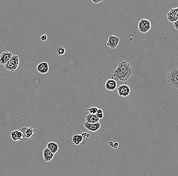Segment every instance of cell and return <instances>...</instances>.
Listing matches in <instances>:
<instances>
[{
	"label": "cell",
	"mask_w": 178,
	"mask_h": 176,
	"mask_svg": "<svg viewBox=\"0 0 178 176\" xmlns=\"http://www.w3.org/2000/svg\"><path fill=\"white\" fill-rule=\"evenodd\" d=\"M168 85L175 89H178V69L173 68L166 75Z\"/></svg>",
	"instance_id": "obj_2"
},
{
	"label": "cell",
	"mask_w": 178,
	"mask_h": 176,
	"mask_svg": "<svg viewBox=\"0 0 178 176\" xmlns=\"http://www.w3.org/2000/svg\"><path fill=\"white\" fill-rule=\"evenodd\" d=\"M47 147L51 151L53 154H55L58 151L59 146L58 144L54 142H49L47 144Z\"/></svg>",
	"instance_id": "obj_15"
},
{
	"label": "cell",
	"mask_w": 178,
	"mask_h": 176,
	"mask_svg": "<svg viewBox=\"0 0 178 176\" xmlns=\"http://www.w3.org/2000/svg\"><path fill=\"white\" fill-rule=\"evenodd\" d=\"M11 136L12 139L14 141H22V138L24 137V135L20 130H14L11 132Z\"/></svg>",
	"instance_id": "obj_14"
},
{
	"label": "cell",
	"mask_w": 178,
	"mask_h": 176,
	"mask_svg": "<svg viewBox=\"0 0 178 176\" xmlns=\"http://www.w3.org/2000/svg\"><path fill=\"white\" fill-rule=\"evenodd\" d=\"M96 115L99 119H102L103 118V116H104V114H103V112L102 109H98L97 111L96 112Z\"/></svg>",
	"instance_id": "obj_19"
},
{
	"label": "cell",
	"mask_w": 178,
	"mask_h": 176,
	"mask_svg": "<svg viewBox=\"0 0 178 176\" xmlns=\"http://www.w3.org/2000/svg\"><path fill=\"white\" fill-rule=\"evenodd\" d=\"M91 1L95 4H98V3H100L103 2V0H94H94H91Z\"/></svg>",
	"instance_id": "obj_24"
},
{
	"label": "cell",
	"mask_w": 178,
	"mask_h": 176,
	"mask_svg": "<svg viewBox=\"0 0 178 176\" xmlns=\"http://www.w3.org/2000/svg\"><path fill=\"white\" fill-rule=\"evenodd\" d=\"M84 125L85 128H86L87 130L92 132H95L97 131L98 130L100 129V127H101V124L99 122L95 124H88L86 122H85Z\"/></svg>",
	"instance_id": "obj_11"
},
{
	"label": "cell",
	"mask_w": 178,
	"mask_h": 176,
	"mask_svg": "<svg viewBox=\"0 0 178 176\" xmlns=\"http://www.w3.org/2000/svg\"><path fill=\"white\" fill-rule=\"evenodd\" d=\"M98 108L96 107H93L90 108L89 109H86L85 110L87 111H89L90 112V114H96V112L98 110Z\"/></svg>",
	"instance_id": "obj_20"
},
{
	"label": "cell",
	"mask_w": 178,
	"mask_h": 176,
	"mask_svg": "<svg viewBox=\"0 0 178 176\" xmlns=\"http://www.w3.org/2000/svg\"><path fill=\"white\" fill-rule=\"evenodd\" d=\"M117 82L113 79H108L105 84V87L108 91H114L117 88Z\"/></svg>",
	"instance_id": "obj_10"
},
{
	"label": "cell",
	"mask_w": 178,
	"mask_h": 176,
	"mask_svg": "<svg viewBox=\"0 0 178 176\" xmlns=\"http://www.w3.org/2000/svg\"><path fill=\"white\" fill-rule=\"evenodd\" d=\"M109 145L110 146V147H113V143L112 141H111V142H109Z\"/></svg>",
	"instance_id": "obj_26"
},
{
	"label": "cell",
	"mask_w": 178,
	"mask_h": 176,
	"mask_svg": "<svg viewBox=\"0 0 178 176\" xmlns=\"http://www.w3.org/2000/svg\"><path fill=\"white\" fill-rule=\"evenodd\" d=\"M36 132V130L34 129L32 127L27 128V130H26V132H25V135H26V137L28 138H31L34 135V132Z\"/></svg>",
	"instance_id": "obj_18"
},
{
	"label": "cell",
	"mask_w": 178,
	"mask_h": 176,
	"mask_svg": "<svg viewBox=\"0 0 178 176\" xmlns=\"http://www.w3.org/2000/svg\"><path fill=\"white\" fill-rule=\"evenodd\" d=\"M134 73V67L128 61L120 59L118 61L117 68L112 72L111 79L116 81H127Z\"/></svg>",
	"instance_id": "obj_1"
},
{
	"label": "cell",
	"mask_w": 178,
	"mask_h": 176,
	"mask_svg": "<svg viewBox=\"0 0 178 176\" xmlns=\"http://www.w3.org/2000/svg\"><path fill=\"white\" fill-rule=\"evenodd\" d=\"M36 71L38 72L44 74L48 73L49 71V64L46 61H43L41 63H39L38 66H36Z\"/></svg>",
	"instance_id": "obj_9"
},
{
	"label": "cell",
	"mask_w": 178,
	"mask_h": 176,
	"mask_svg": "<svg viewBox=\"0 0 178 176\" xmlns=\"http://www.w3.org/2000/svg\"><path fill=\"white\" fill-rule=\"evenodd\" d=\"M118 145H119V144H118V142H115V143H113V147L112 148L117 149V148H118Z\"/></svg>",
	"instance_id": "obj_25"
},
{
	"label": "cell",
	"mask_w": 178,
	"mask_h": 176,
	"mask_svg": "<svg viewBox=\"0 0 178 176\" xmlns=\"http://www.w3.org/2000/svg\"><path fill=\"white\" fill-rule=\"evenodd\" d=\"M13 56L12 53L9 51H5L0 55V65H4L10 60Z\"/></svg>",
	"instance_id": "obj_8"
},
{
	"label": "cell",
	"mask_w": 178,
	"mask_h": 176,
	"mask_svg": "<svg viewBox=\"0 0 178 176\" xmlns=\"http://www.w3.org/2000/svg\"><path fill=\"white\" fill-rule=\"evenodd\" d=\"M173 26L176 30H178V20L173 23Z\"/></svg>",
	"instance_id": "obj_23"
},
{
	"label": "cell",
	"mask_w": 178,
	"mask_h": 176,
	"mask_svg": "<svg viewBox=\"0 0 178 176\" xmlns=\"http://www.w3.org/2000/svg\"><path fill=\"white\" fill-rule=\"evenodd\" d=\"M86 122L90 124H95L99 121V119L97 117L96 114H89L85 116Z\"/></svg>",
	"instance_id": "obj_13"
},
{
	"label": "cell",
	"mask_w": 178,
	"mask_h": 176,
	"mask_svg": "<svg viewBox=\"0 0 178 176\" xmlns=\"http://www.w3.org/2000/svg\"><path fill=\"white\" fill-rule=\"evenodd\" d=\"M168 21L174 22L178 20V8H173L167 14Z\"/></svg>",
	"instance_id": "obj_7"
},
{
	"label": "cell",
	"mask_w": 178,
	"mask_h": 176,
	"mask_svg": "<svg viewBox=\"0 0 178 176\" xmlns=\"http://www.w3.org/2000/svg\"><path fill=\"white\" fill-rule=\"evenodd\" d=\"M120 41V39L118 37L113 35H110L108 37L106 45L109 47L110 48L114 49L118 46Z\"/></svg>",
	"instance_id": "obj_6"
},
{
	"label": "cell",
	"mask_w": 178,
	"mask_h": 176,
	"mask_svg": "<svg viewBox=\"0 0 178 176\" xmlns=\"http://www.w3.org/2000/svg\"><path fill=\"white\" fill-rule=\"evenodd\" d=\"M151 28V23L147 19H141L138 23V30L141 33L145 34L148 32Z\"/></svg>",
	"instance_id": "obj_4"
},
{
	"label": "cell",
	"mask_w": 178,
	"mask_h": 176,
	"mask_svg": "<svg viewBox=\"0 0 178 176\" xmlns=\"http://www.w3.org/2000/svg\"><path fill=\"white\" fill-rule=\"evenodd\" d=\"M82 139H83V138H82V135H76L73 136L72 141L73 143H74V144L76 145H78L82 142Z\"/></svg>",
	"instance_id": "obj_16"
},
{
	"label": "cell",
	"mask_w": 178,
	"mask_h": 176,
	"mask_svg": "<svg viewBox=\"0 0 178 176\" xmlns=\"http://www.w3.org/2000/svg\"><path fill=\"white\" fill-rule=\"evenodd\" d=\"M41 40L42 41H45L47 40V35L46 34L43 35L41 37Z\"/></svg>",
	"instance_id": "obj_22"
},
{
	"label": "cell",
	"mask_w": 178,
	"mask_h": 176,
	"mask_svg": "<svg viewBox=\"0 0 178 176\" xmlns=\"http://www.w3.org/2000/svg\"></svg>",
	"instance_id": "obj_27"
},
{
	"label": "cell",
	"mask_w": 178,
	"mask_h": 176,
	"mask_svg": "<svg viewBox=\"0 0 178 176\" xmlns=\"http://www.w3.org/2000/svg\"><path fill=\"white\" fill-rule=\"evenodd\" d=\"M43 156L45 162H49L52 160L54 156V154H53L51 151L48 148L45 149L43 152Z\"/></svg>",
	"instance_id": "obj_12"
},
{
	"label": "cell",
	"mask_w": 178,
	"mask_h": 176,
	"mask_svg": "<svg viewBox=\"0 0 178 176\" xmlns=\"http://www.w3.org/2000/svg\"><path fill=\"white\" fill-rule=\"evenodd\" d=\"M82 138H84V139H87V138H89L90 137V134H89L88 133L86 132H85L83 133L82 135Z\"/></svg>",
	"instance_id": "obj_21"
},
{
	"label": "cell",
	"mask_w": 178,
	"mask_h": 176,
	"mask_svg": "<svg viewBox=\"0 0 178 176\" xmlns=\"http://www.w3.org/2000/svg\"><path fill=\"white\" fill-rule=\"evenodd\" d=\"M56 52L58 55H63L66 52V49L62 46H59L56 49Z\"/></svg>",
	"instance_id": "obj_17"
},
{
	"label": "cell",
	"mask_w": 178,
	"mask_h": 176,
	"mask_svg": "<svg viewBox=\"0 0 178 176\" xmlns=\"http://www.w3.org/2000/svg\"><path fill=\"white\" fill-rule=\"evenodd\" d=\"M117 92L120 97H127L130 94V87L126 83L124 84H121L117 87Z\"/></svg>",
	"instance_id": "obj_5"
},
{
	"label": "cell",
	"mask_w": 178,
	"mask_h": 176,
	"mask_svg": "<svg viewBox=\"0 0 178 176\" xmlns=\"http://www.w3.org/2000/svg\"><path fill=\"white\" fill-rule=\"evenodd\" d=\"M19 65V59L17 55H13L10 60L4 65V67L7 71L13 72L16 71Z\"/></svg>",
	"instance_id": "obj_3"
}]
</instances>
